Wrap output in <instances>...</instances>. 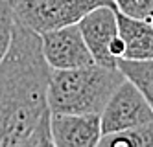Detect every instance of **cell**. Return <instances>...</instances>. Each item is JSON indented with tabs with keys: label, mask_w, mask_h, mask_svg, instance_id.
<instances>
[{
	"label": "cell",
	"mask_w": 153,
	"mask_h": 147,
	"mask_svg": "<svg viewBox=\"0 0 153 147\" xmlns=\"http://www.w3.org/2000/svg\"><path fill=\"white\" fill-rule=\"evenodd\" d=\"M102 147H153V121L131 127L126 131L102 134Z\"/></svg>",
	"instance_id": "9c48e42d"
},
{
	"label": "cell",
	"mask_w": 153,
	"mask_h": 147,
	"mask_svg": "<svg viewBox=\"0 0 153 147\" xmlns=\"http://www.w3.org/2000/svg\"><path fill=\"white\" fill-rule=\"evenodd\" d=\"M78 28L96 64L107 68H118L122 59L124 42L118 35L116 7L100 6L91 9L78 20Z\"/></svg>",
	"instance_id": "277c9868"
},
{
	"label": "cell",
	"mask_w": 153,
	"mask_h": 147,
	"mask_svg": "<svg viewBox=\"0 0 153 147\" xmlns=\"http://www.w3.org/2000/svg\"><path fill=\"white\" fill-rule=\"evenodd\" d=\"M13 26H15V13L7 0H0V63L6 57L9 44L13 39Z\"/></svg>",
	"instance_id": "8fae6325"
},
{
	"label": "cell",
	"mask_w": 153,
	"mask_h": 147,
	"mask_svg": "<svg viewBox=\"0 0 153 147\" xmlns=\"http://www.w3.org/2000/svg\"><path fill=\"white\" fill-rule=\"evenodd\" d=\"M100 6H113V0H17L15 18L37 33L76 24L83 15Z\"/></svg>",
	"instance_id": "3957f363"
},
{
	"label": "cell",
	"mask_w": 153,
	"mask_h": 147,
	"mask_svg": "<svg viewBox=\"0 0 153 147\" xmlns=\"http://www.w3.org/2000/svg\"><path fill=\"white\" fill-rule=\"evenodd\" d=\"M100 121L103 134L126 131L153 121V109L137 85L126 77L107 99L105 107L100 112Z\"/></svg>",
	"instance_id": "5b68a950"
},
{
	"label": "cell",
	"mask_w": 153,
	"mask_h": 147,
	"mask_svg": "<svg viewBox=\"0 0 153 147\" xmlns=\"http://www.w3.org/2000/svg\"><path fill=\"white\" fill-rule=\"evenodd\" d=\"M149 22H151V26H153V15H151V18H149Z\"/></svg>",
	"instance_id": "5bb4252c"
},
{
	"label": "cell",
	"mask_w": 153,
	"mask_h": 147,
	"mask_svg": "<svg viewBox=\"0 0 153 147\" xmlns=\"http://www.w3.org/2000/svg\"><path fill=\"white\" fill-rule=\"evenodd\" d=\"M118 35L124 42L122 59L144 61L153 59V26L149 20L133 18L116 11Z\"/></svg>",
	"instance_id": "ba28073f"
},
{
	"label": "cell",
	"mask_w": 153,
	"mask_h": 147,
	"mask_svg": "<svg viewBox=\"0 0 153 147\" xmlns=\"http://www.w3.org/2000/svg\"><path fill=\"white\" fill-rule=\"evenodd\" d=\"M116 11L133 18L149 20L153 15V0H113Z\"/></svg>",
	"instance_id": "7c38bea8"
},
{
	"label": "cell",
	"mask_w": 153,
	"mask_h": 147,
	"mask_svg": "<svg viewBox=\"0 0 153 147\" xmlns=\"http://www.w3.org/2000/svg\"><path fill=\"white\" fill-rule=\"evenodd\" d=\"M118 68L131 83L137 85V88L144 94V98L153 109V59H118Z\"/></svg>",
	"instance_id": "30bf717a"
},
{
	"label": "cell",
	"mask_w": 153,
	"mask_h": 147,
	"mask_svg": "<svg viewBox=\"0 0 153 147\" xmlns=\"http://www.w3.org/2000/svg\"><path fill=\"white\" fill-rule=\"evenodd\" d=\"M126 79L120 68L87 64L79 68L52 70L48 81V107L52 112L100 114L116 86Z\"/></svg>",
	"instance_id": "7a4b0ae2"
},
{
	"label": "cell",
	"mask_w": 153,
	"mask_h": 147,
	"mask_svg": "<svg viewBox=\"0 0 153 147\" xmlns=\"http://www.w3.org/2000/svg\"><path fill=\"white\" fill-rule=\"evenodd\" d=\"M52 147H96L102 138L100 114H50Z\"/></svg>",
	"instance_id": "52a82bcc"
},
{
	"label": "cell",
	"mask_w": 153,
	"mask_h": 147,
	"mask_svg": "<svg viewBox=\"0 0 153 147\" xmlns=\"http://www.w3.org/2000/svg\"><path fill=\"white\" fill-rule=\"evenodd\" d=\"M7 2H9V4H11V7H13V4L17 2V0H7Z\"/></svg>",
	"instance_id": "4fadbf2b"
},
{
	"label": "cell",
	"mask_w": 153,
	"mask_h": 147,
	"mask_svg": "<svg viewBox=\"0 0 153 147\" xmlns=\"http://www.w3.org/2000/svg\"><path fill=\"white\" fill-rule=\"evenodd\" d=\"M39 35H41L42 55H45V61L52 70L79 68V66L94 63L78 28V22L42 31Z\"/></svg>",
	"instance_id": "8992f818"
},
{
	"label": "cell",
	"mask_w": 153,
	"mask_h": 147,
	"mask_svg": "<svg viewBox=\"0 0 153 147\" xmlns=\"http://www.w3.org/2000/svg\"><path fill=\"white\" fill-rule=\"evenodd\" d=\"M41 35L15 18L0 63V147H52L48 81Z\"/></svg>",
	"instance_id": "6da1fadb"
}]
</instances>
